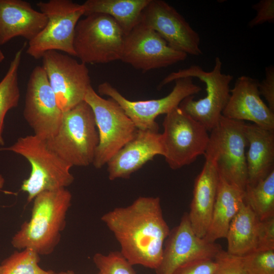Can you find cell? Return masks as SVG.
<instances>
[{"instance_id": "obj_12", "label": "cell", "mask_w": 274, "mask_h": 274, "mask_svg": "<svg viewBox=\"0 0 274 274\" xmlns=\"http://www.w3.org/2000/svg\"><path fill=\"white\" fill-rule=\"evenodd\" d=\"M42 59V66L63 112L84 101L91 86L86 64L57 51L46 52Z\"/></svg>"}, {"instance_id": "obj_29", "label": "cell", "mask_w": 274, "mask_h": 274, "mask_svg": "<svg viewBox=\"0 0 274 274\" xmlns=\"http://www.w3.org/2000/svg\"><path fill=\"white\" fill-rule=\"evenodd\" d=\"M242 260L247 274H274V250L255 251Z\"/></svg>"}, {"instance_id": "obj_11", "label": "cell", "mask_w": 274, "mask_h": 274, "mask_svg": "<svg viewBox=\"0 0 274 274\" xmlns=\"http://www.w3.org/2000/svg\"><path fill=\"white\" fill-rule=\"evenodd\" d=\"M172 91L166 96L159 99L131 101L124 97L107 82L100 84L98 92L115 100L131 119L137 129L158 131L155 121L157 117L167 114L179 106L185 98L194 95L201 91V88L193 81V78L186 77L175 81Z\"/></svg>"}, {"instance_id": "obj_15", "label": "cell", "mask_w": 274, "mask_h": 274, "mask_svg": "<svg viewBox=\"0 0 274 274\" xmlns=\"http://www.w3.org/2000/svg\"><path fill=\"white\" fill-rule=\"evenodd\" d=\"M140 24L158 33L173 49L188 55L202 54L199 35L173 6L162 0H150Z\"/></svg>"}, {"instance_id": "obj_38", "label": "cell", "mask_w": 274, "mask_h": 274, "mask_svg": "<svg viewBox=\"0 0 274 274\" xmlns=\"http://www.w3.org/2000/svg\"><path fill=\"white\" fill-rule=\"evenodd\" d=\"M2 272H3V267L1 265H0V274H2Z\"/></svg>"}, {"instance_id": "obj_14", "label": "cell", "mask_w": 274, "mask_h": 274, "mask_svg": "<svg viewBox=\"0 0 274 274\" xmlns=\"http://www.w3.org/2000/svg\"><path fill=\"white\" fill-rule=\"evenodd\" d=\"M187 57L172 48L155 31L139 23L124 37L120 60L145 72L166 67Z\"/></svg>"}, {"instance_id": "obj_7", "label": "cell", "mask_w": 274, "mask_h": 274, "mask_svg": "<svg viewBox=\"0 0 274 274\" xmlns=\"http://www.w3.org/2000/svg\"><path fill=\"white\" fill-rule=\"evenodd\" d=\"M80 19L75 31L76 56L85 64L120 60L125 35L110 16L93 13Z\"/></svg>"}, {"instance_id": "obj_37", "label": "cell", "mask_w": 274, "mask_h": 274, "mask_svg": "<svg viewBox=\"0 0 274 274\" xmlns=\"http://www.w3.org/2000/svg\"><path fill=\"white\" fill-rule=\"evenodd\" d=\"M5 56L3 51L0 49V63L5 59Z\"/></svg>"}, {"instance_id": "obj_9", "label": "cell", "mask_w": 274, "mask_h": 274, "mask_svg": "<svg viewBox=\"0 0 274 274\" xmlns=\"http://www.w3.org/2000/svg\"><path fill=\"white\" fill-rule=\"evenodd\" d=\"M84 101L93 111L98 133L99 142L92 164L99 169L133 138L138 129L115 100L102 98L92 86Z\"/></svg>"}, {"instance_id": "obj_30", "label": "cell", "mask_w": 274, "mask_h": 274, "mask_svg": "<svg viewBox=\"0 0 274 274\" xmlns=\"http://www.w3.org/2000/svg\"><path fill=\"white\" fill-rule=\"evenodd\" d=\"M217 266L213 274H247L242 257L222 250L214 258Z\"/></svg>"}, {"instance_id": "obj_22", "label": "cell", "mask_w": 274, "mask_h": 274, "mask_svg": "<svg viewBox=\"0 0 274 274\" xmlns=\"http://www.w3.org/2000/svg\"><path fill=\"white\" fill-rule=\"evenodd\" d=\"M244 191L228 183L220 174L211 220L203 237L210 243L226 238L229 225L244 202Z\"/></svg>"}, {"instance_id": "obj_26", "label": "cell", "mask_w": 274, "mask_h": 274, "mask_svg": "<svg viewBox=\"0 0 274 274\" xmlns=\"http://www.w3.org/2000/svg\"><path fill=\"white\" fill-rule=\"evenodd\" d=\"M244 201L259 220L274 217V170L256 184L247 185Z\"/></svg>"}, {"instance_id": "obj_35", "label": "cell", "mask_w": 274, "mask_h": 274, "mask_svg": "<svg viewBox=\"0 0 274 274\" xmlns=\"http://www.w3.org/2000/svg\"><path fill=\"white\" fill-rule=\"evenodd\" d=\"M5 183V179L3 176L0 174V190L3 187Z\"/></svg>"}, {"instance_id": "obj_36", "label": "cell", "mask_w": 274, "mask_h": 274, "mask_svg": "<svg viewBox=\"0 0 274 274\" xmlns=\"http://www.w3.org/2000/svg\"><path fill=\"white\" fill-rule=\"evenodd\" d=\"M55 274H76V273L73 271L68 270V271H61L57 273L56 272Z\"/></svg>"}, {"instance_id": "obj_5", "label": "cell", "mask_w": 274, "mask_h": 274, "mask_svg": "<svg viewBox=\"0 0 274 274\" xmlns=\"http://www.w3.org/2000/svg\"><path fill=\"white\" fill-rule=\"evenodd\" d=\"M222 65L220 58L216 57L211 71L206 72L201 66L193 65L172 72L160 82L157 88L161 89L177 79L186 77L197 78L204 83L206 96L198 100H194V95L188 96L182 101L179 107L211 131L218 123L228 102L230 83L233 79L232 75L222 73Z\"/></svg>"}, {"instance_id": "obj_8", "label": "cell", "mask_w": 274, "mask_h": 274, "mask_svg": "<svg viewBox=\"0 0 274 274\" xmlns=\"http://www.w3.org/2000/svg\"><path fill=\"white\" fill-rule=\"evenodd\" d=\"M162 124L163 156L170 168L189 165L205 154L210 139L208 130L179 107L166 114Z\"/></svg>"}, {"instance_id": "obj_28", "label": "cell", "mask_w": 274, "mask_h": 274, "mask_svg": "<svg viewBox=\"0 0 274 274\" xmlns=\"http://www.w3.org/2000/svg\"><path fill=\"white\" fill-rule=\"evenodd\" d=\"M93 261L98 274H136L133 265L120 251H111L108 254L97 253Z\"/></svg>"}, {"instance_id": "obj_1", "label": "cell", "mask_w": 274, "mask_h": 274, "mask_svg": "<svg viewBox=\"0 0 274 274\" xmlns=\"http://www.w3.org/2000/svg\"><path fill=\"white\" fill-rule=\"evenodd\" d=\"M101 220L114 234L120 253L131 265L154 270L158 267L170 231L158 197H140L128 206L105 214Z\"/></svg>"}, {"instance_id": "obj_21", "label": "cell", "mask_w": 274, "mask_h": 274, "mask_svg": "<svg viewBox=\"0 0 274 274\" xmlns=\"http://www.w3.org/2000/svg\"><path fill=\"white\" fill-rule=\"evenodd\" d=\"M245 133L249 145L247 184L254 185L274 170V130L245 123Z\"/></svg>"}, {"instance_id": "obj_24", "label": "cell", "mask_w": 274, "mask_h": 274, "mask_svg": "<svg viewBox=\"0 0 274 274\" xmlns=\"http://www.w3.org/2000/svg\"><path fill=\"white\" fill-rule=\"evenodd\" d=\"M150 0H87L83 4L84 16L93 13L112 17L125 36L139 22L142 12Z\"/></svg>"}, {"instance_id": "obj_31", "label": "cell", "mask_w": 274, "mask_h": 274, "mask_svg": "<svg viewBox=\"0 0 274 274\" xmlns=\"http://www.w3.org/2000/svg\"><path fill=\"white\" fill-rule=\"evenodd\" d=\"M274 250V217L259 221L256 251Z\"/></svg>"}, {"instance_id": "obj_18", "label": "cell", "mask_w": 274, "mask_h": 274, "mask_svg": "<svg viewBox=\"0 0 274 274\" xmlns=\"http://www.w3.org/2000/svg\"><path fill=\"white\" fill-rule=\"evenodd\" d=\"M161 134L138 129L133 138L108 162L109 179H128L157 155L163 156Z\"/></svg>"}, {"instance_id": "obj_17", "label": "cell", "mask_w": 274, "mask_h": 274, "mask_svg": "<svg viewBox=\"0 0 274 274\" xmlns=\"http://www.w3.org/2000/svg\"><path fill=\"white\" fill-rule=\"evenodd\" d=\"M259 81L249 76L237 78L222 115L238 121H249L268 130H274V112L261 99Z\"/></svg>"}, {"instance_id": "obj_39", "label": "cell", "mask_w": 274, "mask_h": 274, "mask_svg": "<svg viewBox=\"0 0 274 274\" xmlns=\"http://www.w3.org/2000/svg\"><path fill=\"white\" fill-rule=\"evenodd\" d=\"M56 273V272H55Z\"/></svg>"}, {"instance_id": "obj_4", "label": "cell", "mask_w": 274, "mask_h": 274, "mask_svg": "<svg viewBox=\"0 0 274 274\" xmlns=\"http://www.w3.org/2000/svg\"><path fill=\"white\" fill-rule=\"evenodd\" d=\"M0 150L12 151L29 162L30 175L21 186L27 194L28 202L43 192L66 188L74 182L72 167L49 148L46 140L34 134L20 137L11 146Z\"/></svg>"}, {"instance_id": "obj_3", "label": "cell", "mask_w": 274, "mask_h": 274, "mask_svg": "<svg viewBox=\"0 0 274 274\" xmlns=\"http://www.w3.org/2000/svg\"><path fill=\"white\" fill-rule=\"evenodd\" d=\"M46 142L49 148L71 167L92 163L99 137L90 106L83 101L64 112L57 133Z\"/></svg>"}, {"instance_id": "obj_2", "label": "cell", "mask_w": 274, "mask_h": 274, "mask_svg": "<svg viewBox=\"0 0 274 274\" xmlns=\"http://www.w3.org/2000/svg\"><path fill=\"white\" fill-rule=\"evenodd\" d=\"M72 195L66 188L47 191L33 199L31 215L11 240L19 250L31 249L40 255L51 254L60 242Z\"/></svg>"}, {"instance_id": "obj_25", "label": "cell", "mask_w": 274, "mask_h": 274, "mask_svg": "<svg viewBox=\"0 0 274 274\" xmlns=\"http://www.w3.org/2000/svg\"><path fill=\"white\" fill-rule=\"evenodd\" d=\"M25 45L18 50L11 60L7 73L0 81V145L5 144L3 136L4 122L7 112L19 104L20 92L18 70Z\"/></svg>"}, {"instance_id": "obj_10", "label": "cell", "mask_w": 274, "mask_h": 274, "mask_svg": "<svg viewBox=\"0 0 274 274\" xmlns=\"http://www.w3.org/2000/svg\"><path fill=\"white\" fill-rule=\"evenodd\" d=\"M244 121L221 116L211 131L206 151L216 164L219 174L229 183L245 190L248 182L245 148L248 145Z\"/></svg>"}, {"instance_id": "obj_19", "label": "cell", "mask_w": 274, "mask_h": 274, "mask_svg": "<svg viewBox=\"0 0 274 274\" xmlns=\"http://www.w3.org/2000/svg\"><path fill=\"white\" fill-rule=\"evenodd\" d=\"M205 162L196 178L189 219L195 233L203 238L209 229L216 200L219 173L213 157L205 153Z\"/></svg>"}, {"instance_id": "obj_33", "label": "cell", "mask_w": 274, "mask_h": 274, "mask_svg": "<svg viewBox=\"0 0 274 274\" xmlns=\"http://www.w3.org/2000/svg\"><path fill=\"white\" fill-rule=\"evenodd\" d=\"M252 8L256 11V15L249 22V27L253 28L266 22H274L273 0H261Z\"/></svg>"}, {"instance_id": "obj_34", "label": "cell", "mask_w": 274, "mask_h": 274, "mask_svg": "<svg viewBox=\"0 0 274 274\" xmlns=\"http://www.w3.org/2000/svg\"><path fill=\"white\" fill-rule=\"evenodd\" d=\"M265 78L259 82L258 90L267 102V106L274 112V67L270 65L265 68Z\"/></svg>"}, {"instance_id": "obj_32", "label": "cell", "mask_w": 274, "mask_h": 274, "mask_svg": "<svg viewBox=\"0 0 274 274\" xmlns=\"http://www.w3.org/2000/svg\"><path fill=\"white\" fill-rule=\"evenodd\" d=\"M216 266L214 259H198L180 266L172 274H213Z\"/></svg>"}, {"instance_id": "obj_27", "label": "cell", "mask_w": 274, "mask_h": 274, "mask_svg": "<svg viewBox=\"0 0 274 274\" xmlns=\"http://www.w3.org/2000/svg\"><path fill=\"white\" fill-rule=\"evenodd\" d=\"M40 260V255L31 249L16 251L2 262V274H55L41 268Z\"/></svg>"}, {"instance_id": "obj_13", "label": "cell", "mask_w": 274, "mask_h": 274, "mask_svg": "<svg viewBox=\"0 0 274 274\" xmlns=\"http://www.w3.org/2000/svg\"><path fill=\"white\" fill-rule=\"evenodd\" d=\"M63 112L41 66L31 71L27 84L23 116L34 135L47 140L57 132Z\"/></svg>"}, {"instance_id": "obj_16", "label": "cell", "mask_w": 274, "mask_h": 274, "mask_svg": "<svg viewBox=\"0 0 274 274\" xmlns=\"http://www.w3.org/2000/svg\"><path fill=\"white\" fill-rule=\"evenodd\" d=\"M222 250L220 245L210 243L194 232L185 213L180 223L170 230L163 249L161 260L156 274H172L180 266L201 259H214Z\"/></svg>"}, {"instance_id": "obj_6", "label": "cell", "mask_w": 274, "mask_h": 274, "mask_svg": "<svg viewBox=\"0 0 274 274\" xmlns=\"http://www.w3.org/2000/svg\"><path fill=\"white\" fill-rule=\"evenodd\" d=\"M37 6L47 18L42 30L28 42L26 53L39 59L49 51L64 52L76 56L74 40L76 25L84 14L82 5L70 0L39 2Z\"/></svg>"}, {"instance_id": "obj_20", "label": "cell", "mask_w": 274, "mask_h": 274, "mask_svg": "<svg viewBox=\"0 0 274 274\" xmlns=\"http://www.w3.org/2000/svg\"><path fill=\"white\" fill-rule=\"evenodd\" d=\"M47 22L45 15L23 0H0V45L20 37L33 39Z\"/></svg>"}, {"instance_id": "obj_23", "label": "cell", "mask_w": 274, "mask_h": 274, "mask_svg": "<svg viewBox=\"0 0 274 274\" xmlns=\"http://www.w3.org/2000/svg\"><path fill=\"white\" fill-rule=\"evenodd\" d=\"M259 219L244 201L232 219L226 236L229 254L244 256L256 251Z\"/></svg>"}]
</instances>
